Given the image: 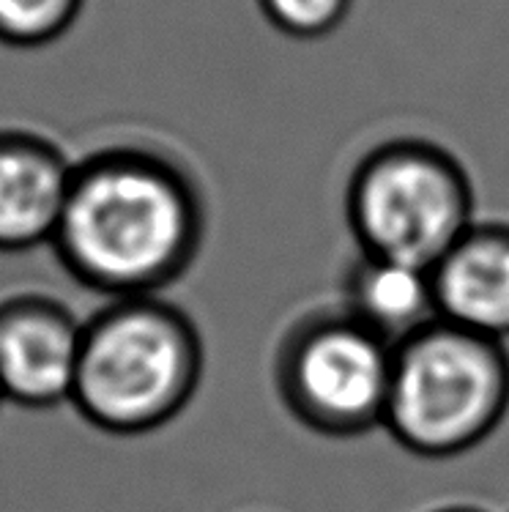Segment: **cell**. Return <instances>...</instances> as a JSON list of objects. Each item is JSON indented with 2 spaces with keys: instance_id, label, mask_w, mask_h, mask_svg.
<instances>
[{
  "instance_id": "obj_1",
  "label": "cell",
  "mask_w": 509,
  "mask_h": 512,
  "mask_svg": "<svg viewBox=\"0 0 509 512\" xmlns=\"http://www.w3.org/2000/svg\"><path fill=\"white\" fill-rule=\"evenodd\" d=\"M206 239V200L184 165L148 146H107L74 162L55 255L110 299L159 296Z\"/></svg>"
},
{
  "instance_id": "obj_2",
  "label": "cell",
  "mask_w": 509,
  "mask_h": 512,
  "mask_svg": "<svg viewBox=\"0 0 509 512\" xmlns=\"http://www.w3.org/2000/svg\"><path fill=\"white\" fill-rule=\"evenodd\" d=\"M206 351L198 326L162 296L110 299L83 324L72 406L113 436H146L192 403Z\"/></svg>"
},
{
  "instance_id": "obj_3",
  "label": "cell",
  "mask_w": 509,
  "mask_h": 512,
  "mask_svg": "<svg viewBox=\"0 0 509 512\" xmlns=\"http://www.w3.org/2000/svg\"><path fill=\"white\" fill-rule=\"evenodd\" d=\"M509 411V351L493 337L433 321L395 345L384 430L419 458H458Z\"/></svg>"
},
{
  "instance_id": "obj_4",
  "label": "cell",
  "mask_w": 509,
  "mask_h": 512,
  "mask_svg": "<svg viewBox=\"0 0 509 512\" xmlns=\"http://www.w3.org/2000/svg\"><path fill=\"white\" fill-rule=\"evenodd\" d=\"M359 252L433 269L474 225V187L438 143L397 137L367 151L345 192Z\"/></svg>"
},
{
  "instance_id": "obj_5",
  "label": "cell",
  "mask_w": 509,
  "mask_h": 512,
  "mask_svg": "<svg viewBox=\"0 0 509 512\" xmlns=\"http://www.w3.org/2000/svg\"><path fill=\"white\" fill-rule=\"evenodd\" d=\"M395 345L343 307L315 310L288 326L274 354V384L296 422L329 439L384 428Z\"/></svg>"
},
{
  "instance_id": "obj_6",
  "label": "cell",
  "mask_w": 509,
  "mask_h": 512,
  "mask_svg": "<svg viewBox=\"0 0 509 512\" xmlns=\"http://www.w3.org/2000/svg\"><path fill=\"white\" fill-rule=\"evenodd\" d=\"M83 324L52 296L20 293L0 302V395L22 408L72 403Z\"/></svg>"
},
{
  "instance_id": "obj_7",
  "label": "cell",
  "mask_w": 509,
  "mask_h": 512,
  "mask_svg": "<svg viewBox=\"0 0 509 512\" xmlns=\"http://www.w3.org/2000/svg\"><path fill=\"white\" fill-rule=\"evenodd\" d=\"M74 162L52 140L0 129V252L52 244Z\"/></svg>"
},
{
  "instance_id": "obj_8",
  "label": "cell",
  "mask_w": 509,
  "mask_h": 512,
  "mask_svg": "<svg viewBox=\"0 0 509 512\" xmlns=\"http://www.w3.org/2000/svg\"><path fill=\"white\" fill-rule=\"evenodd\" d=\"M430 274L441 321L507 340L509 222H474Z\"/></svg>"
},
{
  "instance_id": "obj_9",
  "label": "cell",
  "mask_w": 509,
  "mask_h": 512,
  "mask_svg": "<svg viewBox=\"0 0 509 512\" xmlns=\"http://www.w3.org/2000/svg\"><path fill=\"white\" fill-rule=\"evenodd\" d=\"M343 310L389 345L438 321L430 269L359 252L343 280Z\"/></svg>"
},
{
  "instance_id": "obj_10",
  "label": "cell",
  "mask_w": 509,
  "mask_h": 512,
  "mask_svg": "<svg viewBox=\"0 0 509 512\" xmlns=\"http://www.w3.org/2000/svg\"><path fill=\"white\" fill-rule=\"evenodd\" d=\"M85 0H0V42L44 47L72 28Z\"/></svg>"
},
{
  "instance_id": "obj_11",
  "label": "cell",
  "mask_w": 509,
  "mask_h": 512,
  "mask_svg": "<svg viewBox=\"0 0 509 512\" xmlns=\"http://www.w3.org/2000/svg\"><path fill=\"white\" fill-rule=\"evenodd\" d=\"M263 17L291 39L332 36L351 14L354 0H258Z\"/></svg>"
},
{
  "instance_id": "obj_12",
  "label": "cell",
  "mask_w": 509,
  "mask_h": 512,
  "mask_svg": "<svg viewBox=\"0 0 509 512\" xmlns=\"http://www.w3.org/2000/svg\"><path fill=\"white\" fill-rule=\"evenodd\" d=\"M433 512H485L479 510V507H471V504H452V507H438Z\"/></svg>"
},
{
  "instance_id": "obj_13",
  "label": "cell",
  "mask_w": 509,
  "mask_h": 512,
  "mask_svg": "<svg viewBox=\"0 0 509 512\" xmlns=\"http://www.w3.org/2000/svg\"><path fill=\"white\" fill-rule=\"evenodd\" d=\"M0 403H3V395H0Z\"/></svg>"
}]
</instances>
